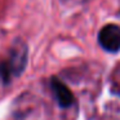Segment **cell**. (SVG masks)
I'll return each mask as SVG.
<instances>
[{
    "label": "cell",
    "mask_w": 120,
    "mask_h": 120,
    "mask_svg": "<svg viewBox=\"0 0 120 120\" xmlns=\"http://www.w3.org/2000/svg\"><path fill=\"white\" fill-rule=\"evenodd\" d=\"M50 86H52L54 98L57 101V103L60 105V107L67 109V107H70L74 103L75 98H74L71 90L61 80H58L57 78H52L50 79Z\"/></svg>",
    "instance_id": "3"
},
{
    "label": "cell",
    "mask_w": 120,
    "mask_h": 120,
    "mask_svg": "<svg viewBox=\"0 0 120 120\" xmlns=\"http://www.w3.org/2000/svg\"><path fill=\"white\" fill-rule=\"evenodd\" d=\"M27 45L22 40H16L9 49V54L5 60L0 61V81L9 84L12 78L19 76L25 71L27 65Z\"/></svg>",
    "instance_id": "1"
},
{
    "label": "cell",
    "mask_w": 120,
    "mask_h": 120,
    "mask_svg": "<svg viewBox=\"0 0 120 120\" xmlns=\"http://www.w3.org/2000/svg\"><path fill=\"white\" fill-rule=\"evenodd\" d=\"M98 43L106 52L117 53L120 50V26L109 23L98 32Z\"/></svg>",
    "instance_id": "2"
}]
</instances>
